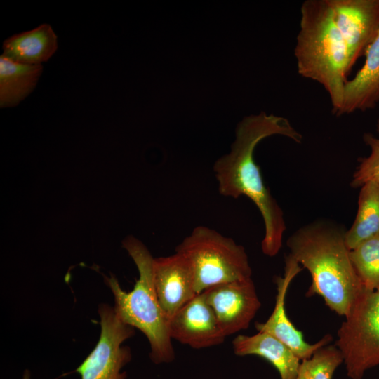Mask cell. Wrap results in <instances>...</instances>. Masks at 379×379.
Masks as SVG:
<instances>
[{
  "label": "cell",
  "mask_w": 379,
  "mask_h": 379,
  "mask_svg": "<svg viewBox=\"0 0 379 379\" xmlns=\"http://www.w3.org/2000/svg\"><path fill=\"white\" fill-rule=\"evenodd\" d=\"M274 135L287 137L297 143L302 140V134L284 117L265 112L246 116L236 127L230 151L213 165L221 195L234 199L246 196L258 208L265 226L261 249L269 257L275 256L281 250L286 225L281 208L265 185L254 159V151L261 140Z\"/></svg>",
  "instance_id": "1"
},
{
  "label": "cell",
  "mask_w": 379,
  "mask_h": 379,
  "mask_svg": "<svg viewBox=\"0 0 379 379\" xmlns=\"http://www.w3.org/2000/svg\"><path fill=\"white\" fill-rule=\"evenodd\" d=\"M345 232L335 222L317 220L298 229L286 242L290 254L311 274L306 296H321L331 310L343 317L363 288L350 258Z\"/></svg>",
  "instance_id": "2"
},
{
  "label": "cell",
  "mask_w": 379,
  "mask_h": 379,
  "mask_svg": "<svg viewBox=\"0 0 379 379\" xmlns=\"http://www.w3.org/2000/svg\"><path fill=\"white\" fill-rule=\"evenodd\" d=\"M298 74L320 84L338 116L346 77L352 67L329 0H306L300 7V29L294 48Z\"/></svg>",
  "instance_id": "3"
},
{
  "label": "cell",
  "mask_w": 379,
  "mask_h": 379,
  "mask_svg": "<svg viewBox=\"0 0 379 379\" xmlns=\"http://www.w3.org/2000/svg\"><path fill=\"white\" fill-rule=\"evenodd\" d=\"M122 246L134 261L139 277L133 289L126 292L114 275L105 277L114 295V309L122 321L139 329L147 337L151 349L149 357L154 364L170 363L175 359V352L169 331L170 319L161 307L154 285V258L133 236L124 239Z\"/></svg>",
  "instance_id": "4"
},
{
  "label": "cell",
  "mask_w": 379,
  "mask_h": 379,
  "mask_svg": "<svg viewBox=\"0 0 379 379\" xmlns=\"http://www.w3.org/2000/svg\"><path fill=\"white\" fill-rule=\"evenodd\" d=\"M191 264L197 293L215 285L251 278L244 247L207 226L199 225L176 246Z\"/></svg>",
  "instance_id": "5"
},
{
  "label": "cell",
  "mask_w": 379,
  "mask_h": 379,
  "mask_svg": "<svg viewBox=\"0 0 379 379\" xmlns=\"http://www.w3.org/2000/svg\"><path fill=\"white\" fill-rule=\"evenodd\" d=\"M338 331L335 345L340 351L347 375L361 379L379 366V291L362 288Z\"/></svg>",
  "instance_id": "6"
},
{
  "label": "cell",
  "mask_w": 379,
  "mask_h": 379,
  "mask_svg": "<svg viewBox=\"0 0 379 379\" xmlns=\"http://www.w3.org/2000/svg\"><path fill=\"white\" fill-rule=\"evenodd\" d=\"M101 331L94 349L75 370L81 379H126L121 369L131 359V349L122 345L135 334L134 328L125 324L114 307L100 304L98 307Z\"/></svg>",
  "instance_id": "7"
},
{
  "label": "cell",
  "mask_w": 379,
  "mask_h": 379,
  "mask_svg": "<svg viewBox=\"0 0 379 379\" xmlns=\"http://www.w3.org/2000/svg\"><path fill=\"white\" fill-rule=\"evenodd\" d=\"M201 293L226 337L248 328L261 307L252 278L215 285Z\"/></svg>",
  "instance_id": "8"
},
{
  "label": "cell",
  "mask_w": 379,
  "mask_h": 379,
  "mask_svg": "<svg viewBox=\"0 0 379 379\" xmlns=\"http://www.w3.org/2000/svg\"><path fill=\"white\" fill-rule=\"evenodd\" d=\"M329 3L352 67L379 32V0H329Z\"/></svg>",
  "instance_id": "9"
},
{
  "label": "cell",
  "mask_w": 379,
  "mask_h": 379,
  "mask_svg": "<svg viewBox=\"0 0 379 379\" xmlns=\"http://www.w3.org/2000/svg\"><path fill=\"white\" fill-rule=\"evenodd\" d=\"M302 270L303 267L290 253L285 257L284 277H276L274 279L277 293L274 310L265 322L255 324L258 331L268 333L279 339L300 360L310 358L316 350L333 340L331 335L327 334L314 344L307 343L302 332L294 326L287 316L285 308L287 291L293 278Z\"/></svg>",
  "instance_id": "10"
},
{
  "label": "cell",
  "mask_w": 379,
  "mask_h": 379,
  "mask_svg": "<svg viewBox=\"0 0 379 379\" xmlns=\"http://www.w3.org/2000/svg\"><path fill=\"white\" fill-rule=\"evenodd\" d=\"M169 331L172 340L194 349L220 345L226 338L213 309L201 293L185 304L170 319Z\"/></svg>",
  "instance_id": "11"
},
{
  "label": "cell",
  "mask_w": 379,
  "mask_h": 379,
  "mask_svg": "<svg viewBox=\"0 0 379 379\" xmlns=\"http://www.w3.org/2000/svg\"><path fill=\"white\" fill-rule=\"evenodd\" d=\"M154 285L161 307L169 319L198 294L191 264L177 252L154 258Z\"/></svg>",
  "instance_id": "12"
},
{
  "label": "cell",
  "mask_w": 379,
  "mask_h": 379,
  "mask_svg": "<svg viewBox=\"0 0 379 379\" xmlns=\"http://www.w3.org/2000/svg\"><path fill=\"white\" fill-rule=\"evenodd\" d=\"M364 55L363 66L345 85L338 116L372 109L379 102V32Z\"/></svg>",
  "instance_id": "13"
},
{
  "label": "cell",
  "mask_w": 379,
  "mask_h": 379,
  "mask_svg": "<svg viewBox=\"0 0 379 379\" xmlns=\"http://www.w3.org/2000/svg\"><path fill=\"white\" fill-rule=\"evenodd\" d=\"M232 343L236 355L260 357L277 369L280 379H295L300 359L272 335L264 331L252 335H239Z\"/></svg>",
  "instance_id": "14"
},
{
  "label": "cell",
  "mask_w": 379,
  "mask_h": 379,
  "mask_svg": "<svg viewBox=\"0 0 379 379\" xmlns=\"http://www.w3.org/2000/svg\"><path fill=\"white\" fill-rule=\"evenodd\" d=\"M58 48V37L49 24L44 23L6 39L1 55L13 62L26 65H42Z\"/></svg>",
  "instance_id": "15"
},
{
  "label": "cell",
  "mask_w": 379,
  "mask_h": 379,
  "mask_svg": "<svg viewBox=\"0 0 379 379\" xmlns=\"http://www.w3.org/2000/svg\"><path fill=\"white\" fill-rule=\"evenodd\" d=\"M42 65H26L0 56V107L18 105L36 87Z\"/></svg>",
  "instance_id": "16"
},
{
  "label": "cell",
  "mask_w": 379,
  "mask_h": 379,
  "mask_svg": "<svg viewBox=\"0 0 379 379\" xmlns=\"http://www.w3.org/2000/svg\"><path fill=\"white\" fill-rule=\"evenodd\" d=\"M379 234V179L371 180L361 187L355 219L345 232L349 250L363 241Z\"/></svg>",
  "instance_id": "17"
},
{
  "label": "cell",
  "mask_w": 379,
  "mask_h": 379,
  "mask_svg": "<svg viewBox=\"0 0 379 379\" xmlns=\"http://www.w3.org/2000/svg\"><path fill=\"white\" fill-rule=\"evenodd\" d=\"M350 258L363 288L379 291V234L350 250Z\"/></svg>",
  "instance_id": "18"
},
{
  "label": "cell",
  "mask_w": 379,
  "mask_h": 379,
  "mask_svg": "<svg viewBox=\"0 0 379 379\" xmlns=\"http://www.w3.org/2000/svg\"><path fill=\"white\" fill-rule=\"evenodd\" d=\"M343 362L339 349L335 344H328L316 350L310 358L302 360L295 379H332Z\"/></svg>",
  "instance_id": "19"
},
{
  "label": "cell",
  "mask_w": 379,
  "mask_h": 379,
  "mask_svg": "<svg viewBox=\"0 0 379 379\" xmlns=\"http://www.w3.org/2000/svg\"><path fill=\"white\" fill-rule=\"evenodd\" d=\"M376 131L378 137L371 133H364L363 135L364 142L369 147L370 154L358 159L359 165L350 182L353 188L361 187L371 180L379 179V119L376 122Z\"/></svg>",
  "instance_id": "20"
},
{
  "label": "cell",
  "mask_w": 379,
  "mask_h": 379,
  "mask_svg": "<svg viewBox=\"0 0 379 379\" xmlns=\"http://www.w3.org/2000/svg\"><path fill=\"white\" fill-rule=\"evenodd\" d=\"M22 379H32L31 373L29 370H25Z\"/></svg>",
  "instance_id": "21"
}]
</instances>
